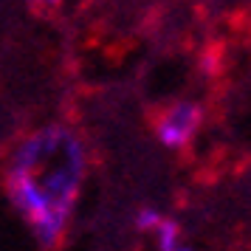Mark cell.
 Wrapping results in <instances>:
<instances>
[{"mask_svg":"<svg viewBox=\"0 0 251 251\" xmlns=\"http://www.w3.org/2000/svg\"><path fill=\"white\" fill-rule=\"evenodd\" d=\"M91 172V147L71 122H46L12 144L3 192L43 251L59 249Z\"/></svg>","mask_w":251,"mask_h":251,"instance_id":"obj_1","label":"cell"},{"mask_svg":"<svg viewBox=\"0 0 251 251\" xmlns=\"http://www.w3.org/2000/svg\"><path fill=\"white\" fill-rule=\"evenodd\" d=\"M175 251H195V249H192V246H186V243H181V246H178Z\"/></svg>","mask_w":251,"mask_h":251,"instance_id":"obj_6","label":"cell"},{"mask_svg":"<svg viewBox=\"0 0 251 251\" xmlns=\"http://www.w3.org/2000/svg\"><path fill=\"white\" fill-rule=\"evenodd\" d=\"M161 217H164V212L155 209V206H138L136 215H133V226H136L141 234H152L155 226L161 223Z\"/></svg>","mask_w":251,"mask_h":251,"instance_id":"obj_4","label":"cell"},{"mask_svg":"<svg viewBox=\"0 0 251 251\" xmlns=\"http://www.w3.org/2000/svg\"><path fill=\"white\" fill-rule=\"evenodd\" d=\"M34 9H43V12H62L68 6H76V3H93V0H28Z\"/></svg>","mask_w":251,"mask_h":251,"instance_id":"obj_5","label":"cell"},{"mask_svg":"<svg viewBox=\"0 0 251 251\" xmlns=\"http://www.w3.org/2000/svg\"><path fill=\"white\" fill-rule=\"evenodd\" d=\"M152 240H155V249H158V251H175L183 243L181 220L164 215V217H161V223L155 226V231H152Z\"/></svg>","mask_w":251,"mask_h":251,"instance_id":"obj_3","label":"cell"},{"mask_svg":"<svg viewBox=\"0 0 251 251\" xmlns=\"http://www.w3.org/2000/svg\"><path fill=\"white\" fill-rule=\"evenodd\" d=\"M206 125V107L201 99L192 96H178L158 107V113L152 116V133L158 138V144L170 152H183L198 141L201 130Z\"/></svg>","mask_w":251,"mask_h":251,"instance_id":"obj_2","label":"cell"}]
</instances>
